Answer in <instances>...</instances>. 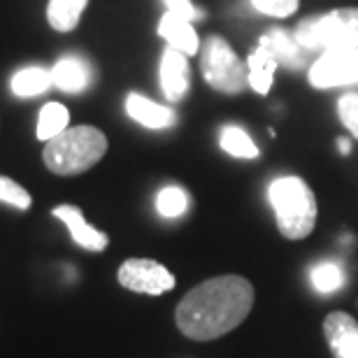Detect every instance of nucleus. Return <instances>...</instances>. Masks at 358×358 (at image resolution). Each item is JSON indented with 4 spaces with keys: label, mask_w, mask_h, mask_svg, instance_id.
Wrapping results in <instances>:
<instances>
[{
    "label": "nucleus",
    "mask_w": 358,
    "mask_h": 358,
    "mask_svg": "<svg viewBox=\"0 0 358 358\" xmlns=\"http://www.w3.org/2000/svg\"><path fill=\"white\" fill-rule=\"evenodd\" d=\"M54 87L66 93H82L93 84V66L82 56H63L52 68Z\"/></svg>",
    "instance_id": "nucleus-12"
},
{
    "label": "nucleus",
    "mask_w": 358,
    "mask_h": 358,
    "mask_svg": "<svg viewBox=\"0 0 358 358\" xmlns=\"http://www.w3.org/2000/svg\"><path fill=\"white\" fill-rule=\"evenodd\" d=\"M159 35L168 42L170 49H177L186 56H196L200 52V38L189 19L166 12L159 21Z\"/></svg>",
    "instance_id": "nucleus-13"
},
{
    "label": "nucleus",
    "mask_w": 358,
    "mask_h": 358,
    "mask_svg": "<svg viewBox=\"0 0 358 358\" xmlns=\"http://www.w3.org/2000/svg\"><path fill=\"white\" fill-rule=\"evenodd\" d=\"M168 7V12L177 14V17H184L189 21H196V19H203V12L198 10L196 5L191 3V0H163Z\"/></svg>",
    "instance_id": "nucleus-25"
},
{
    "label": "nucleus",
    "mask_w": 358,
    "mask_h": 358,
    "mask_svg": "<svg viewBox=\"0 0 358 358\" xmlns=\"http://www.w3.org/2000/svg\"><path fill=\"white\" fill-rule=\"evenodd\" d=\"M310 84L314 89H335L358 84V49H328L312 63Z\"/></svg>",
    "instance_id": "nucleus-7"
},
{
    "label": "nucleus",
    "mask_w": 358,
    "mask_h": 358,
    "mask_svg": "<svg viewBox=\"0 0 358 358\" xmlns=\"http://www.w3.org/2000/svg\"><path fill=\"white\" fill-rule=\"evenodd\" d=\"M89 0H49L47 5V21L54 31L70 33L80 26L82 12L87 10Z\"/></svg>",
    "instance_id": "nucleus-17"
},
{
    "label": "nucleus",
    "mask_w": 358,
    "mask_h": 358,
    "mask_svg": "<svg viewBox=\"0 0 358 358\" xmlns=\"http://www.w3.org/2000/svg\"><path fill=\"white\" fill-rule=\"evenodd\" d=\"M293 35L305 52L358 49V7H340L319 17H307Z\"/></svg>",
    "instance_id": "nucleus-4"
},
{
    "label": "nucleus",
    "mask_w": 358,
    "mask_h": 358,
    "mask_svg": "<svg viewBox=\"0 0 358 358\" xmlns=\"http://www.w3.org/2000/svg\"><path fill=\"white\" fill-rule=\"evenodd\" d=\"M191 70L189 56L177 52V49H166L161 59V89L170 103H179L191 87Z\"/></svg>",
    "instance_id": "nucleus-9"
},
{
    "label": "nucleus",
    "mask_w": 358,
    "mask_h": 358,
    "mask_svg": "<svg viewBox=\"0 0 358 358\" xmlns=\"http://www.w3.org/2000/svg\"><path fill=\"white\" fill-rule=\"evenodd\" d=\"M200 70L214 91L238 96L249 87V70L235 49L219 35H210L200 49Z\"/></svg>",
    "instance_id": "nucleus-5"
},
{
    "label": "nucleus",
    "mask_w": 358,
    "mask_h": 358,
    "mask_svg": "<svg viewBox=\"0 0 358 358\" xmlns=\"http://www.w3.org/2000/svg\"><path fill=\"white\" fill-rule=\"evenodd\" d=\"M219 142H221V149H224L226 154L235 156V159H256V156L261 154L256 142L238 126H226L224 131H221Z\"/></svg>",
    "instance_id": "nucleus-19"
},
{
    "label": "nucleus",
    "mask_w": 358,
    "mask_h": 358,
    "mask_svg": "<svg viewBox=\"0 0 358 358\" xmlns=\"http://www.w3.org/2000/svg\"><path fill=\"white\" fill-rule=\"evenodd\" d=\"M254 307V286L247 277L221 275L200 282L179 300L175 321L179 333L210 342L235 331Z\"/></svg>",
    "instance_id": "nucleus-1"
},
{
    "label": "nucleus",
    "mask_w": 358,
    "mask_h": 358,
    "mask_svg": "<svg viewBox=\"0 0 358 358\" xmlns=\"http://www.w3.org/2000/svg\"><path fill=\"white\" fill-rule=\"evenodd\" d=\"M338 145H340V152L345 154V156H347L349 152H352V145H349V140H340Z\"/></svg>",
    "instance_id": "nucleus-26"
},
{
    "label": "nucleus",
    "mask_w": 358,
    "mask_h": 358,
    "mask_svg": "<svg viewBox=\"0 0 358 358\" xmlns=\"http://www.w3.org/2000/svg\"><path fill=\"white\" fill-rule=\"evenodd\" d=\"M338 117L347 131L358 138V93H345L338 100Z\"/></svg>",
    "instance_id": "nucleus-23"
},
{
    "label": "nucleus",
    "mask_w": 358,
    "mask_h": 358,
    "mask_svg": "<svg viewBox=\"0 0 358 358\" xmlns=\"http://www.w3.org/2000/svg\"><path fill=\"white\" fill-rule=\"evenodd\" d=\"M189 193L179 186H166V189L159 191L156 196V210H159L161 217L166 219H177L189 210Z\"/></svg>",
    "instance_id": "nucleus-21"
},
{
    "label": "nucleus",
    "mask_w": 358,
    "mask_h": 358,
    "mask_svg": "<svg viewBox=\"0 0 358 358\" xmlns=\"http://www.w3.org/2000/svg\"><path fill=\"white\" fill-rule=\"evenodd\" d=\"M126 112L133 121H138L145 128H152V131H163V128L175 126L177 121V114L170 107L154 103L140 93H131L126 98Z\"/></svg>",
    "instance_id": "nucleus-14"
},
{
    "label": "nucleus",
    "mask_w": 358,
    "mask_h": 358,
    "mask_svg": "<svg viewBox=\"0 0 358 358\" xmlns=\"http://www.w3.org/2000/svg\"><path fill=\"white\" fill-rule=\"evenodd\" d=\"M52 214L68 226V231H70V235H73V240L77 242V245L89 249V252H105L107 245H110V238H107L105 233H100L93 226L87 224V219H84L80 207L59 205V207H54Z\"/></svg>",
    "instance_id": "nucleus-11"
},
{
    "label": "nucleus",
    "mask_w": 358,
    "mask_h": 358,
    "mask_svg": "<svg viewBox=\"0 0 358 358\" xmlns=\"http://www.w3.org/2000/svg\"><path fill=\"white\" fill-rule=\"evenodd\" d=\"M324 335L335 358H358V321L347 312H331L324 319Z\"/></svg>",
    "instance_id": "nucleus-8"
},
{
    "label": "nucleus",
    "mask_w": 358,
    "mask_h": 358,
    "mask_svg": "<svg viewBox=\"0 0 358 358\" xmlns=\"http://www.w3.org/2000/svg\"><path fill=\"white\" fill-rule=\"evenodd\" d=\"M107 152L105 133L96 126L66 128L45 145L42 161L54 175L75 177L91 170Z\"/></svg>",
    "instance_id": "nucleus-2"
},
{
    "label": "nucleus",
    "mask_w": 358,
    "mask_h": 358,
    "mask_svg": "<svg viewBox=\"0 0 358 358\" xmlns=\"http://www.w3.org/2000/svg\"><path fill=\"white\" fill-rule=\"evenodd\" d=\"M70 124V112L66 105L61 103H47L45 107L40 110V117H38V140L42 142H49L52 138H56L59 133H63Z\"/></svg>",
    "instance_id": "nucleus-18"
},
{
    "label": "nucleus",
    "mask_w": 358,
    "mask_h": 358,
    "mask_svg": "<svg viewBox=\"0 0 358 358\" xmlns=\"http://www.w3.org/2000/svg\"><path fill=\"white\" fill-rule=\"evenodd\" d=\"M259 45L272 54L279 66L289 68V70H303L307 66V56L305 49L298 45L296 35L284 31V28H270L268 33L261 35Z\"/></svg>",
    "instance_id": "nucleus-10"
},
{
    "label": "nucleus",
    "mask_w": 358,
    "mask_h": 358,
    "mask_svg": "<svg viewBox=\"0 0 358 358\" xmlns=\"http://www.w3.org/2000/svg\"><path fill=\"white\" fill-rule=\"evenodd\" d=\"M0 200L12 207H17V210H28L33 203L31 193L10 177H0Z\"/></svg>",
    "instance_id": "nucleus-22"
},
{
    "label": "nucleus",
    "mask_w": 358,
    "mask_h": 358,
    "mask_svg": "<svg viewBox=\"0 0 358 358\" xmlns=\"http://www.w3.org/2000/svg\"><path fill=\"white\" fill-rule=\"evenodd\" d=\"M310 282L319 293H335L345 284V270L333 261L317 263V266L310 270Z\"/></svg>",
    "instance_id": "nucleus-20"
},
{
    "label": "nucleus",
    "mask_w": 358,
    "mask_h": 358,
    "mask_svg": "<svg viewBox=\"0 0 358 358\" xmlns=\"http://www.w3.org/2000/svg\"><path fill=\"white\" fill-rule=\"evenodd\" d=\"M252 5L268 17H291L298 10V0H252Z\"/></svg>",
    "instance_id": "nucleus-24"
},
{
    "label": "nucleus",
    "mask_w": 358,
    "mask_h": 358,
    "mask_svg": "<svg viewBox=\"0 0 358 358\" xmlns=\"http://www.w3.org/2000/svg\"><path fill=\"white\" fill-rule=\"evenodd\" d=\"M12 93L19 98H35L40 93H45L47 89L54 87L52 80V70L42 68V66H28L21 68L10 82Z\"/></svg>",
    "instance_id": "nucleus-16"
},
{
    "label": "nucleus",
    "mask_w": 358,
    "mask_h": 358,
    "mask_svg": "<svg viewBox=\"0 0 358 358\" xmlns=\"http://www.w3.org/2000/svg\"><path fill=\"white\" fill-rule=\"evenodd\" d=\"M277 228L286 240H305L317 226V198L300 177H279L268 186Z\"/></svg>",
    "instance_id": "nucleus-3"
},
{
    "label": "nucleus",
    "mask_w": 358,
    "mask_h": 358,
    "mask_svg": "<svg viewBox=\"0 0 358 358\" xmlns=\"http://www.w3.org/2000/svg\"><path fill=\"white\" fill-rule=\"evenodd\" d=\"M279 68V63L272 59V54L266 52L261 45L249 54L247 59V70H249V87H252L259 96H266L272 89L275 82V70Z\"/></svg>",
    "instance_id": "nucleus-15"
},
{
    "label": "nucleus",
    "mask_w": 358,
    "mask_h": 358,
    "mask_svg": "<svg viewBox=\"0 0 358 358\" xmlns=\"http://www.w3.org/2000/svg\"><path fill=\"white\" fill-rule=\"evenodd\" d=\"M117 279L124 289L145 296H161L175 289V275L154 259H126Z\"/></svg>",
    "instance_id": "nucleus-6"
}]
</instances>
